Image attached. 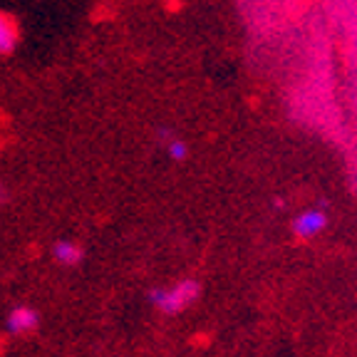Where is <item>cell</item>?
<instances>
[{
    "label": "cell",
    "instance_id": "6da1fadb",
    "mask_svg": "<svg viewBox=\"0 0 357 357\" xmlns=\"http://www.w3.org/2000/svg\"><path fill=\"white\" fill-rule=\"evenodd\" d=\"M201 293H204L201 280L194 275H186V278H178L174 283L149 288L144 293V301L151 310L164 315V318H176L201 301Z\"/></svg>",
    "mask_w": 357,
    "mask_h": 357
},
{
    "label": "cell",
    "instance_id": "7a4b0ae2",
    "mask_svg": "<svg viewBox=\"0 0 357 357\" xmlns=\"http://www.w3.org/2000/svg\"><path fill=\"white\" fill-rule=\"evenodd\" d=\"M43 325V312L30 303H15L3 315V330L8 337H30Z\"/></svg>",
    "mask_w": 357,
    "mask_h": 357
},
{
    "label": "cell",
    "instance_id": "3957f363",
    "mask_svg": "<svg viewBox=\"0 0 357 357\" xmlns=\"http://www.w3.org/2000/svg\"><path fill=\"white\" fill-rule=\"evenodd\" d=\"M47 258L62 271H77L87 261V245L73 236H57L47 248Z\"/></svg>",
    "mask_w": 357,
    "mask_h": 357
},
{
    "label": "cell",
    "instance_id": "277c9868",
    "mask_svg": "<svg viewBox=\"0 0 357 357\" xmlns=\"http://www.w3.org/2000/svg\"><path fill=\"white\" fill-rule=\"evenodd\" d=\"M290 229H293V234H296L301 241H312L315 236H320L325 229H328V213H325V208H320V206L305 208V211H301L296 218H293Z\"/></svg>",
    "mask_w": 357,
    "mask_h": 357
},
{
    "label": "cell",
    "instance_id": "5b68a950",
    "mask_svg": "<svg viewBox=\"0 0 357 357\" xmlns=\"http://www.w3.org/2000/svg\"><path fill=\"white\" fill-rule=\"evenodd\" d=\"M20 47V22L8 10H0V57H10Z\"/></svg>",
    "mask_w": 357,
    "mask_h": 357
},
{
    "label": "cell",
    "instance_id": "8992f818",
    "mask_svg": "<svg viewBox=\"0 0 357 357\" xmlns=\"http://www.w3.org/2000/svg\"><path fill=\"white\" fill-rule=\"evenodd\" d=\"M164 149V154H167V159L169 162H174V164H181V162H186L189 159V142L184 139V137H172V139L167 142V144L162 146Z\"/></svg>",
    "mask_w": 357,
    "mask_h": 357
},
{
    "label": "cell",
    "instance_id": "52a82bcc",
    "mask_svg": "<svg viewBox=\"0 0 357 357\" xmlns=\"http://www.w3.org/2000/svg\"><path fill=\"white\" fill-rule=\"evenodd\" d=\"M172 137H176V129L169 127V124H159V127L154 129V142L156 146H164Z\"/></svg>",
    "mask_w": 357,
    "mask_h": 357
},
{
    "label": "cell",
    "instance_id": "ba28073f",
    "mask_svg": "<svg viewBox=\"0 0 357 357\" xmlns=\"http://www.w3.org/2000/svg\"><path fill=\"white\" fill-rule=\"evenodd\" d=\"M10 186L6 184V181H3V178H0V206H3V204H8V201H10Z\"/></svg>",
    "mask_w": 357,
    "mask_h": 357
},
{
    "label": "cell",
    "instance_id": "9c48e42d",
    "mask_svg": "<svg viewBox=\"0 0 357 357\" xmlns=\"http://www.w3.org/2000/svg\"><path fill=\"white\" fill-rule=\"evenodd\" d=\"M273 208H285V201L283 199H273Z\"/></svg>",
    "mask_w": 357,
    "mask_h": 357
}]
</instances>
